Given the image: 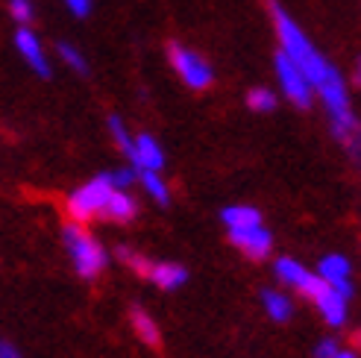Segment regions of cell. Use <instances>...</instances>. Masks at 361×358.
<instances>
[{
  "label": "cell",
  "mask_w": 361,
  "mask_h": 358,
  "mask_svg": "<svg viewBox=\"0 0 361 358\" xmlns=\"http://www.w3.org/2000/svg\"><path fill=\"white\" fill-rule=\"evenodd\" d=\"M270 15H274V24H276V32H279L282 53L302 70V77L309 80L312 88H317L323 103H326L335 135L344 141L353 153H361V127H358L353 109H350L347 85H344V80H341L338 68H332L326 59H323V53L305 39V32L297 27V21L279 4H270Z\"/></svg>",
  "instance_id": "6da1fadb"
},
{
  "label": "cell",
  "mask_w": 361,
  "mask_h": 358,
  "mask_svg": "<svg viewBox=\"0 0 361 358\" xmlns=\"http://www.w3.org/2000/svg\"><path fill=\"white\" fill-rule=\"evenodd\" d=\"M65 244H68V253L74 259V267L82 279H94L97 273H103L106 253H103V247L82 229V223L65 226Z\"/></svg>",
  "instance_id": "7a4b0ae2"
},
{
  "label": "cell",
  "mask_w": 361,
  "mask_h": 358,
  "mask_svg": "<svg viewBox=\"0 0 361 358\" xmlns=\"http://www.w3.org/2000/svg\"><path fill=\"white\" fill-rule=\"evenodd\" d=\"M115 191V185L109 183V173L106 176H97L92 183H85L82 188H77L74 194L68 197V214L74 223H85L103 214V206L109 200V194Z\"/></svg>",
  "instance_id": "3957f363"
},
{
  "label": "cell",
  "mask_w": 361,
  "mask_h": 358,
  "mask_svg": "<svg viewBox=\"0 0 361 358\" xmlns=\"http://www.w3.org/2000/svg\"><path fill=\"white\" fill-rule=\"evenodd\" d=\"M168 56H171V65L176 68V74L185 80V85L197 88V92H203V88L212 85V68L206 65V59L197 56V53L179 47V44H171Z\"/></svg>",
  "instance_id": "277c9868"
},
{
  "label": "cell",
  "mask_w": 361,
  "mask_h": 358,
  "mask_svg": "<svg viewBox=\"0 0 361 358\" xmlns=\"http://www.w3.org/2000/svg\"><path fill=\"white\" fill-rule=\"evenodd\" d=\"M276 77H279V82H282V88H285V94L291 97V103H297V106H312V85H309V80L302 77V70L285 56V53H279L276 56Z\"/></svg>",
  "instance_id": "5b68a950"
},
{
  "label": "cell",
  "mask_w": 361,
  "mask_h": 358,
  "mask_svg": "<svg viewBox=\"0 0 361 358\" xmlns=\"http://www.w3.org/2000/svg\"><path fill=\"white\" fill-rule=\"evenodd\" d=\"M229 238L241 253H247L250 259H264L270 253V232L262 229V223L256 226H238L229 229Z\"/></svg>",
  "instance_id": "8992f818"
},
{
  "label": "cell",
  "mask_w": 361,
  "mask_h": 358,
  "mask_svg": "<svg viewBox=\"0 0 361 358\" xmlns=\"http://www.w3.org/2000/svg\"><path fill=\"white\" fill-rule=\"evenodd\" d=\"M276 273H279V279H282V282L294 285L297 291H302L305 297H312V300H314V294L323 288V285H326L320 276L309 273L300 261H291V259H279V261H276Z\"/></svg>",
  "instance_id": "52a82bcc"
},
{
  "label": "cell",
  "mask_w": 361,
  "mask_h": 358,
  "mask_svg": "<svg viewBox=\"0 0 361 358\" xmlns=\"http://www.w3.org/2000/svg\"><path fill=\"white\" fill-rule=\"evenodd\" d=\"M314 302L323 311V317H326L329 326H341L347 320V297L338 288H332V285H323V288L314 294Z\"/></svg>",
  "instance_id": "ba28073f"
},
{
  "label": "cell",
  "mask_w": 361,
  "mask_h": 358,
  "mask_svg": "<svg viewBox=\"0 0 361 358\" xmlns=\"http://www.w3.org/2000/svg\"><path fill=\"white\" fill-rule=\"evenodd\" d=\"M130 159H133V165H135L138 171H161V165H165V153H161V147L156 144L150 135L133 138Z\"/></svg>",
  "instance_id": "9c48e42d"
},
{
  "label": "cell",
  "mask_w": 361,
  "mask_h": 358,
  "mask_svg": "<svg viewBox=\"0 0 361 358\" xmlns=\"http://www.w3.org/2000/svg\"><path fill=\"white\" fill-rule=\"evenodd\" d=\"M15 44H18V53H21V56L27 59V65L35 70V74H42V77L50 74V65H47V59H44V50H42V44H39V39H35V35H32L27 27L18 30Z\"/></svg>",
  "instance_id": "30bf717a"
},
{
  "label": "cell",
  "mask_w": 361,
  "mask_h": 358,
  "mask_svg": "<svg viewBox=\"0 0 361 358\" xmlns=\"http://www.w3.org/2000/svg\"><path fill=\"white\" fill-rule=\"evenodd\" d=\"M320 279L338 288L344 297H350V261L344 256H326L320 261Z\"/></svg>",
  "instance_id": "8fae6325"
},
{
  "label": "cell",
  "mask_w": 361,
  "mask_h": 358,
  "mask_svg": "<svg viewBox=\"0 0 361 358\" xmlns=\"http://www.w3.org/2000/svg\"><path fill=\"white\" fill-rule=\"evenodd\" d=\"M147 276L159 285L161 291H173V288H179V285L188 279L185 267H179V264H153Z\"/></svg>",
  "instance_id": "7c38bea8"
},
{
  "label": "cell",
  "mask_w": 361,
  "mask_h": 358,
  "mask_svg": "<svg viewBox=\"0 0 361 358\" xmlns=\"http://www.w3.org/2000/svg\"><path fill=\"white\" fill-rule=\"evenodd\" d=\"M103 214H106V218H112V221H121V223L133 221V218H135V203H133V197H126L121 188H115V191L109 194V200H106V206H103Z\"/></svg>",
  "instance_id": "4fadbf2b"
},
{
  "label": "cell",
  "mask_w": 361,
  "mask_h": 358,
  "mask_svg": "<svg viewBox=\"0 0 361 358\" xmlns=\"http://www.w3.org/2000/svg\"><path fill=\"white\" fill-rule=\"evenodd\" d=\"M224 221L229 229H238V226H256L262 223V214L256 209H250V206H229L224 211Z\"/></svg>",
  "instance_id": "5bb4252c"
},
{
  "label": "cell",
  "mask_w": 361,
  "mask_h": 358,
  "mask_svg": "<svg viewBox=\"0 0 361 358\" xmlns=\"http://www.w3.org/2000/svg\"><path fill=\"white\" fill-rule=\"evenodd\" d=\"M133 329L147 347H159V326L150 320V314H144L141 309H133Z\"/></svg>",
  "instance_id": "9a60e30c"
},
{
  "label": "cell",
  "mask_w": 361,
  "mask_h": 358,
  "mask_svg": "<svg viewBox=\"0 0 361 358\" xmlns=\"http://www.w3.org/2000/svg\"><path fill=\"white\" fill-rule=\"evenodd\" d=\"M264 309H267V314L274 317V320H288L291 317V311H294V306H291V300L288 297H282V294H276V291H264Z\"/></svg>",
  "instance_id": "2e32d148"
},
{
  "label": "cell",
  "mask_w": 361,
  "mask_h": 358,
  "mask_svg": "<svg viewBox=\"0 0 361 358\" xmlns=\"http://www.w3.org/2000/svg\"><path fill=\"white\" fill-rule=\"evenodd\" d=\"M141 183L147 188V194L153 197L156 203H168V185L161 183L159 171H141Z\"/></svg>",
  "instance_id": "e0dca14e"
},
{
  "label": "cell",
  "mask_w": 361,
  "mask_h": 358,
  "mask_svg": "<svg viewBox=\"0 0 361 358\" xmlns=\"http://www.w3.org/2000/svg\"><path fill=\"white\" fill-rule=\"evenodd\" d=\"M247 103H250V109H256V112H270L276 106V97L270 94L267 88H252L247 94Z\"/></svg>",
  "instance_id": "ac0fdd59"
},
{
  "label": "cell",
  "mask_w": 361,
  "mask_h": 358,
  "mask_svg": "<svg viewBox=\"0 0 361 358\" xmlns=\"http://www.w3.org/2000/svg\"><path fill=\"white\" fill-rule=\"evenodd\" d=\"M109 130H112V135H115V141H118V147H121L123 153H130V150H133V138H130V132H126L123 121H121V118H109Z\"/></svg>",
  "instance_id": "d6986e66"
},
{
  "label": "cell",
  "mask_w": 361,
  "mask_h": 358,
  "mask_svg": "<svg viewBox=\"0 0 361 358\" xmlns=\"http://www.w3.org/2000/svg\"><path fill=\"white\" fill-rule=\"evenodd\" d=\"M118 259H121V261H126V264H130L133 271H135V273H141V276H147V273H150V267H153L147 259H141V256L130 253V249H118Z\"/></svg>",
  "instance_id": "ffe728a7"
},
{
  "label": "cell",
  "mask_w": 361,
  "mask_h": 358,
  "mask_svg": "<svg viewBox=\"0 0 361 358\" xmlns=\"http://www.w3.org/2000/svg\"><path fill=\"white\" fill-rule=\"evenodd\" d=\"M59 56L74 68V70H80V74H85V59L80 56V50L77 47H71V44H59Z\"/></svg>",
  "instance_id": "44dd1931"
},
{
  "label": "cell",
  "mask_w": 361,
  "mask_h": 358,
  "mask_svg": "<svg viewBox=\"0 0 361 358\" xmlns=\"http://www.w3.org/2000/svg\"><path fill=\"white\" fill-rule=\"evenodd\" d=\"M9 12H12L15 21H21V24L32 21V4L30 0H9Z\"/></svg>",
  "instance_id": "7402d4cb"
},
{
  "label": "cell",
  "mask_w": 361,
  "mask_h": 358,
  "mask_svg": "<svg viewBox=\"0 0 361 358\" xmlns=\"http://www.w3.org/2000/svg\"><path fill=\"white\" fill-rule=\"evenodd\" d=\"M109 183L115 188H126L133 183V171H115V173H109Z\"/></svg>",
  "instance_id": "603a6c76"
},
{
  "label": "cell",
  "mask_w": 361,
  "mask_h": 358,
  "mask_svg": "<svg viewBox=\"0 0 361 358\" xmlns=\"http://www.w3.org/2000/svg\"><path fill=\"white\" fill-rule=\"evenodd\" d=\"M65 4H68V9H71V12L80 15V18L92 12V0H65Z\"/></svg>",
  "instance_id": "cb8c5ba5"
},
{
  "label": "cell",
  "mask_w": 361,
  "mask_h": 358,
  "mask_svg": "<svg viewBox=\"0 0 361 358\" xmlns=\"http://www.w3.org/2000/svg\"><path fill=\"white\" fill-rule=\"evenodd\" d=\"M335 352H338V347H335L332 341H323V344H317V350H314L317 358H332Z\"/></svg>",
  "instance_id": "d4e9b609"
},
{
  "label": "cell",
  "mask_w": 361,
  "mask_h": 358,
  "mask_svg": "<svg viewBox=\"0 0 361 358\" xmlns=\"http://www.w3.org/2000/svg\"><path fill=\"white\" fill-rule=\"evenodd\" d=\"M0 358H21V352H18L9 341H0Z\"/></svg>",
  "instance_id": "484cf974"
},
{
  "label": "cell",
  "mask_w": 361,
  "mask_h": 358,
  "mask_svg": "<svg viewBox=\"0 0 361 358\" xmlns=\"http://www.w3.org/2000/svg\"><path fill=\"white\" fill-rule=\"evenodd\" d=\"M332 358H355V355H353V352H335Z\"/></svg>",
  "instance_id": "4316f807"
},
{
  "label": "cell",
  "mask_w": 361,
  "mask_h": 358,
  "mask_svg": "<svg viewBox=\"0 0 361 358\" xmlns=\"http://www.w3.org/2000/svg\"><path fill=\"white\" fill-rule=\"evenodd\" d=\"M358 80H361V65H358Z\"/></svg>",
  "instance_id": "83f0119b"
}]
</instances>
